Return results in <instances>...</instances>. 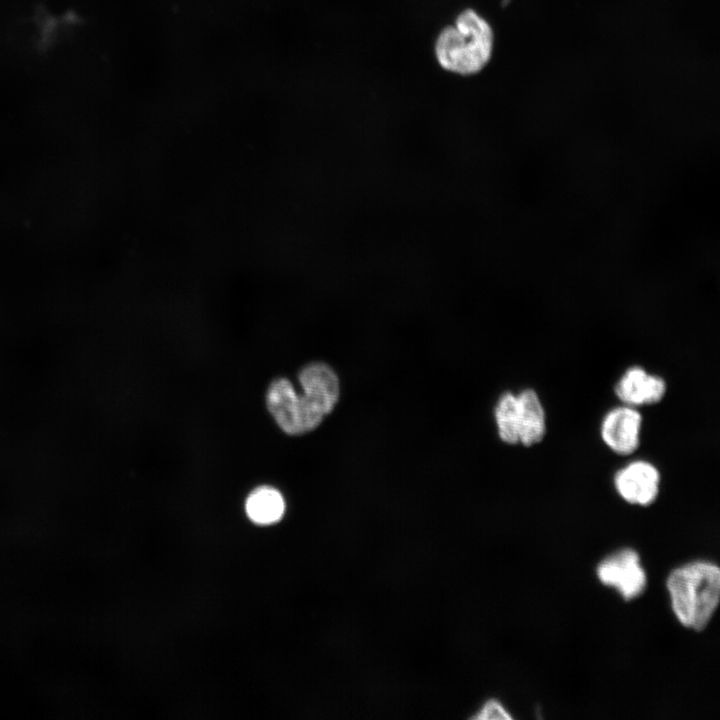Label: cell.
<instances>
[{
	"mask_svg": "<svg viewBox=\"0 0 720 720\" xmlns=\"http://www.w3.org/2000/svg\"><path fill=\"white\" fill-rule=\"evenodd\" d=\"M596 573L604 585L615 588L626 600L638 597L647 583L640 557L632 548H623L604 558Z\"/></svg>",
	"mask_w": 720,
	"mask_h": 720,
	"instance_id": "4",
	"label": "cell"
},
{
	"mask_svg": "<svg viewBox=\"0 0 720 720\" xmlns=\"http://www.w3.org/2000/svg\"><path fill=\"white\" fill-rule=\"evenodd\" d=\"M494 33L490 24L472 9L462 11L455 24L445 27L435 42L442 68L461 75L480 72L490 61Z\"/></svg>",
	"mask_w": 720,
	"mask_h": 720,
	"instance_id": "3",
	"label": "cell"
},
{
	"mask_svg": "<svg viewBox=\"0 0 720 720\" xmlns=\"http://www.w3.org/2000/svg\"><path fill=\"white\" fill-rule=\"evenodd\" d=\"M617 398L628 406L654 405L666 393L665 380L646 372L640 366L628 368L617 381L614 389Z\"/></svg>",
	"mask_w": 720,
	"mask_h": 720,
	"instance_id": "7",
	"label": "cell"
},
{
	"mask_svg": "<svg viewBox=\"0 0 720 720\" xmlns=\"http://www.w3.org/2000/svg\"><path fill=\"white\" fill-rule=\"evenodd\" d=\"M641 426L642 416L634 407L613 408L602 420L601 438L614 453L627 456L639 447Z\"/></svg>",
	"mask_w": 720,
	"mask_h": 720,
	"instance_id": "6",
	"label": "cell"
},
{
	"mask_svg": "<svg viewBox=\"0 0 720 720\" xmlns=\"http://www.w3.org/2000/svg\"><path fill=\"white\" fill-rule=\"evenodd\" d=\"M494 415L500 439L507 444L519 443L516 395L503 393L497 401Z\"/></svg>",
	"mask_w": 720,
	"mask_h": 720,
	"instance_id": "10",
	"label": "cell"
},
{
	"mask_svg": "<svg viewBox=\"0 0 720 720\" xmlns=\"http://www.w3.org/2000/svg\"><path fill=\"white\" fill-rule=\"evenodd\" d=\"M519 443L526 447L541 442L546 433V416L538 394L530 388L516 395Z\"/></svg>",
	"mask_w": 720,
	"mask_h": 720,
	"instance_id": "8",
	"label": "cell"
},
{
	"mask_svg": "<svg viewBox=\"0 0 720 720\" xmlns=\"http://www.w3.org/2000/svg\"><path fill=\"white\" fill-rule=\"evenodd\" d=\"M660 473L650 462L636 460L619 469L614 486L620 497L633 505L648 506L659 493Z\"/></svg>",
	"mask_w": 720,
	"mask_h": 720,
	"instance_id": "5",
	"label": "cell"
},
{
	"mask_svg": "<svg viewBox=\"0 0 720 720\" xmlns=\"http://www.w3.org/2000/svg\"><path fill=\"white\" fill-rule=\"evenodd\" d=\"M245 509L251 521L259 525H269L282 518L285 502L277 489L260 486L247 497Z\"/></svg>",
	"mask_w": 720,
	"mask_h": 720,
	"instance_id": "9",
	"label": "cell"
},
{
	"mask_svg": "<svg viewBox=\"0 0 720 720\" xmlns=\"http://www.w3.org/2000/svg\"><path fill=\"white\" fill-rule=\"evenodd\" d=\"M474 718L482 720H506L511 719L512 716L498 700L490 699L484 703Z\"/></svg>",
	"mask_w": 720,
	"mask_h": 720,
	"instance_id": "11",
	"label": "cell"
},
{
	"mask_svg": "<svg viewBox=\"0 0 720 720\" xmlns=\"http://www.w3.org/2000/svg\"><path fill=\"white\" fill-rule=\"evenodd\" d=\"M302 394L286 378L273 380L266 392V406L278 426L289 435L315 429L335 407L339 380L329 366L310 363L298 373Z\"/></svg>",
	"mask_w": 720,
	"mask_h": 720,
	"instance_id": "1",
	"label": "cell"
},
{
	"mask_svg": "<svg viewBox=\"0 0 720 720\" xmlns=\"http://www.w3.org/2000/svg\"><path fill=\"white\" fill-rule=\"evenodd\" d=\"M666 587L678 621L700 631L707 626L719 603V567L708 561L686 563L671 571Z\"/></svg>",
	"mask_w": 720,
	"mask_h": 720,
	"instance_id": "2",
	"label": "cell"
}]
</instances>
